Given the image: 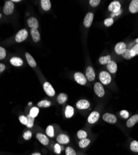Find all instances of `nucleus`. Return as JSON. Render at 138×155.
<instances>
[{"mask_svg":"<svg viewBox=\"0 0 138 155\" xmlns=\"http://www.w3.org/2000/svg\"><path fill=\"white\" fill-rule=\"evenodd\" d=\"M31 34L32 38V40L34 42H37L41 40L40 33L37 29H31Z\"/></svg>","mask_w":138,"mask_h":155,"instance_id":"18","label":"nucleus"},{"mask_svg":"<svg viewBox=\"0 0 138 155\" xmlns=\"http://www.w3.org/2000/svg\"><path fill=\"white\" fill-rule=\"evenodd\" d=\"M74 114V109L71 106H67L65 110V115L67 119L71 118Z\"/></svg>","mask_w":138,"mask_h":155,"instance_id":"22","label":"nucleus"},{"mask_svg":"<svg viewBox=\"0 0 138 155\" xmlns=\"http://www.w3.org/2000/svg\"><path fill=\"white\" fill-rule=\"evenodd\" d=\"M28 36V32L27 30L25 29H21L16 34L15 37V40L18 43L22 42L26 39Z\"/></svg>","mask_w":138,"mask_h":155,"instance_id":"2","label":"nucleus"},{"mask_svg":"<svg viewBox=\"0 0 138 155\" xmlns=\"http://www.w3.org/2000/svg\"><path fill=\"white\" fill-rule=\"evenodd\" d=\"M131 54L132 57H135V56L138 55V44H136L135 46L132 47V48L130 49Z\"/></svg>","mask_w":138,"mask_h":155,"instance_id":"34","label":"nucleus"},{"mask_svg":"<svg viewBox=\"0 0 138 155\" xmlns=\"http://www.w3.org/2000/svg\"><path fill=\"white\" fill-rule=\"evenodd\" d=\"M74 79L76 82L80 85H85L87 82L86 76L80 72H77L74 74Z\"/></svg>","mask_w":138,"mask_h":155,"instance_id":"5","label":"nucleus"},{"mask_svg":"<svg viewBox=\"0 0 138 155\" xmlns=\"http://www.w3.org/2000/svg\"><path fill=\"white\" fill-rule=\"evenodd\" d=\"M100 2L101 1H100V0H90L89 3L90 6H92V7H97L99 5Z\"/></svg>","mask_w":138,"mask_h":155,"instance_id":"43","label":"nucleus"},{"mask_svg":"<svg viewBox=\"0 0 138 155\" xmlns=\"http://www.w3.org/2000/svg\"><path fill=\"white\" fill-rule=\"evenodd\" d=\"M130 150L132 152L138 153V141L136 140L132 141L130 144Z\"/></svg>","mask_w":138,"mask_h":155,"instance_id":"28","label":"nucleus"},{"mask_svg":"<svg viewBox=\"0 0 138 155\" xmlns=\"http://www.w3.org/2000/svg\"><path fill=\"white\" fill-rule=\"evenodd\" d=\"M46 132L47 136H49V137L53 138L54 136V129L52 126H47Z\"/></svg>","mask_w":138,"mask_h":155,"instance_id":"30","label":"nucleus"},{"mask_svg":"<svg viewBox=\"0 0 138 155\" xmlns=\"http://www.w3.org/2000/svg\"><path fill=\"white\" fill-rule=\"evenodd\" d=\"M31 155H41V154L40 153H37V152H36V153H34L32 154Z\"/></svg>","mask_w":138,"mask_h":155,"instance_id":"45","label":"nucleus"},{"mask_svg":"<svg viewBox=\"0 0 138 155\" xmlns=\"http://www.w3.org/2000/svg\"><path fill=\"white\" fill-rule=\"evenodd\" d=\"M120 115L124 119H128L129 118V113L128 112V111L126 110H122L120 112Z\"/></svg>","mask_w":138,"mask_h":155,"instance_id":"42","label":"nucleus"},{"mask_svg":"<svg viewBox=\"0 0 138 155\" xmlns=\"http://www.w3.org/2000/svg\"><path fill=\"white\" fill-rule=\"evenodd\" d=\"M113 23H114V21H113V19L112 18H107L104 21V24L105 25V26H106V27L111 26V25H113Z\"/></svg>","mask_w":138,"mask_h":155,"instance_id":"37","label":"nucleus"},{"mask_svg":"<svg viewBox=\"0 0 138 155\" xmlns=\"http://www.w3.org/2000/svg\"><path fill=\"white\" fill-rule=\"evenodd\" d=\"M54 152H55L56 154H59L61 153L62 148H61V146H60V145H59V143H56V144L54 145Z\"/></svg>","mask_w":138,"mask_h":155,"instance_id":"40","label":"nucleus"},{"mask_svg":"<svg viewBox=\"0 0 138 155\" xmlns=\"http://www.w3.org/2000/svg\"><path fill=\"white\" fill-rule=\"evenodd\" d=\"M87 136H88L87 133L85 130H80L77 132V137H78L80 140L87 139Z\"/></svg>","mask_w":138,"mask_h":155,"instance_id":"29","label":"nucleus"},{"mask_svg":"<svg viewBox=\"0 0 138 155\" xmlns=\"http://www.w3.org/2000/svg\"><path fill=\"white\" fill-rule=\"evenodd\" d=\"M138 122V114H135L129 118L126 122V126L128 127L131 128Z\"/></svg>","mask_w":138,"mask_h":155,"instance_id":"16","label":"nucleus"},{"mask_svg":"<svg viewBox=\"0 0 138 155\" xmlns=\"http://www.w3.org/2000/svg\"><path fill=\"white\" fill-rule=\"evenodd\" d=\"M32 136V134L31 131H26V132H24V133L23 134V138L26 140H29L31 139Z\"/></svg>","mask_w":138,"mask_h":155,"instance_id":"39","label":"nucleus"},{"mask_svg":"<svg viewBox=\"0 0 138 155\" xmlns=\"http://www.w3.org/2000/svg\"><path fill=\"white\" fill-rule=\"evenodd\" d=\"M43 88H44V91L47 94V95H48L50 97H53L55 94V90L53 88L52 86L47 81L43 84Z\"/></svg>","mask_w":138,"mask_h":155,"instance_id":"6","label":"nucleus"},{"mask_svg":"<svg viewBox=\"0 0 138 155\" xmlns=\"http://www.w3.org/2000/svg\"><path fill=\"white\" fill-rule=\"evenodd\" d=\"M41 4L43 10L47 11L50 10L51 3L49 0H41Z\"/></svg>","mask_w":138,"mask_h":155,"instance_id":"24","label":"nucleus"},{"mask_svg":"<svg viewBox=\"0 0 138 155\" xmlns=\"http://www.w3.org/2000/svg\"><path fill=\"white\" fill-rule=\"evenodd\" d=\"M19 121L21 123L23 124V125H25V126H26L27 123H28L27 117H26V116H24V115H21V116H19Z\"/></svg>","mask_w":138,"mask_h":155,"instance_id":"41","label":"nucleus"},{"mask_svg":"<svg viewBox=\"0 0 138 155\" xmlns=\"http://www.w3.org/2000/svg\"><path fill=\"white\" fill-rule=\"evenodd\" d=\"M56 140H57V141L59 144H62V145H66L70 142V139H69L68 136L65 134L59 135Z\"/></svg>","mask_w":138,"mask_h":155,"instance_id":"15","label":"nucleus"},{"mask_svg":"<svg viewBox=\"0 0 138 155\" xmlns=\"http://www.w3.org/2000/svg\"><path fill=\"white\" fill-rule=\"evenodd\" d=\"M111 61V57L110 55H106L104 57H101L99 58V62L101 64H107Z\"/></svg>","mask_w":138,"mask_h":155,"instance_id":"26","label":"nucleus"},{"mask_svg":"<svg viewBox=\"0 0 138 155\" xmlns=\"http://www.w3.org/2000/svg\"><path fill=\"white\" fill-rule=\"evenodd\" d=\"M99 78L101 83L104 85L109 84L111 81V76L110 73L105 71H102L99 75Z\"/></svg>","mask_w":138,"mask_h":155,"instance_id":"1","label":"nucleus"},{"mask_svg":"<svg viewBox=\"0 0 138 155\" xmlns=\"http://www.w3.org/2000/svg\"><path fill=\"white\" fill-rule=\"evenodd\" d=\"M5 69H6L5 64H4L3 63H0V73L5 71Z\"/></svg>","mask_w":138,"mask_h":155,"instance_id":"44","label":"nucleus"},{"mask_svg":"<svg viewBox=\"0 0 138 155\" xmlns=\"http://www.w3.org/2000/svg\"><path fill=\"white\" fill-rule=\"evenodd\" d=\"M122 57L126 59V60H130L132 58H133L132 57V55L131 54V51H130V49H126V50H125L124 52L122 53Z\"/></svg>","mask_w":138,"mask_h":155,"instance_id":"33","label":"nucleus"},{"mask_svg":"<svg viewBox=\"0 0 138 155\" xmlns=\"http://www.w3.org/2000/svg\"><path fill=\"white\" fill-rule=\"evenodd\" d=\"M129 11L133 14L138 12V0H132L129 5Z\"/></svg>","mask_w":138,"mask_h":155,"instance_id":"19","label":"nucleus"},{"mask_svg":"<svg viewBox=\"0 0 138 155\" xmlns=\"http://www.w3.org/2000/svg\"><path fill=\"white\" fill-rule=\"evenodd\" d=\"M36 138H37V139L40 141V143H42L43 145L47 146L49 144V140L48 137H47L46 135H45L44 134H43V133H37Z\"/></svg>","mask_w":138,"mask_h":155,"instance_id":"14","label":"nucleus"},{"mask_svg":"<svg viewBox=\"0 0 138 155\" xmlns=\"http://www.w3.org/2000/svg\"><path fill=\"white\" fill-rule=\"evenodd\" d=\"M99 118H100V113L97 111H93L90 114L88 117V122L90 124H94L96 123Z\"/></svg>","mask_w":138,"mask_h":155,"instance_id":"11","label":"nucleus"},{"mask_svg":"<svg viewBox=\"0 0 138 155\" xmlns=\"http://www.w3.org/2000/svg\"><path fill=\"white\" fill-rule=\"evenodd\" d=\"M94 18V15L92 12H88L87 15L85 16L83 20V25L85 27L88 28L92 24L93 20Z\"/></svg>","mask_w":138,"mask_h":155,"instance_id":"10","label":"nucleus"},{"mask_svg":"<svg viewBox=\"0 0 138 155\" xmlns=\"http://www.w3.org/2000/svg\"><path fill=\"white\" fill-rule=\"evenodd\" d=\"M66 155H77L75 151L70 146H67L66 148Z\"/></svg>","mask_w":138,"mask_h":155,"instance_id":"36","label":"nucleus"},{"mask_svg":"<svg viewBox=\"0 0 138 155\" xmlns=\"http://www.w3.org/2000/svg\"><path fill=\"white\" fill-rule=\"evenodd\" d=\"M94 91L99 97L104 96L105 92L103 85L99 82H97L94 85Z\"/></svg>","mask_w":138,"mask_h":155,"instance_id":"4","label":"nucleus"},{"mask_svg":"<svg viewBox=\"0 0 138 155\" xmlns=\"http://www.w3.org/2000/svg\"><path fill=\"white\" fill-rule=\"evenodd\" d=\"M28 24L29 27L31 29H38L39 27V23L37 19L34 17H31L28 19Z\"/></svg>","mask_w":138,"mask_h":155,"instance_id":"17","label":"nucleus"},{"mask_svg":"<svg viewBox=\"0 0 138 155\" xmlns=\"http://www.w3.org/2000/svg\"><path fill=\"white\" fill-rule=\"evenodd\" d=\"M86 78L89 81H92L95 79V73L92 67H88L86 70Z\"/></svg>","mask_w":138,"mask_h":155,"instance_id":"12","label":"nucleus"},{"mask_svg":"<svg viewBox=\"0 0 138 155\" xmlns=\"http://www.w3.org/2000/svg\"><path fill=\"white\" fill-rule=\"evenodd\" d=\"M135 42L136 43V44H138V38H136V40H135Z\"/></svg>","mask_w":138,"mask_h":155,"instance_id":"47","label":"nucleus"},{"mask_svg":"<svg viewBox=\"0 0 138 155\" xmlns=\"http://www.w3.org/2000/svg\"><path fill=\"white\" fill-rule=\"evenodd\" d=\"M10 63L14 67H21L23 65V60L19 57H14L10 59Z\"/></svg>","mask_w":138,"mask_h":155,"instance_id":"20","label":"nucleus"},{"mask_svg":"<svg viewBox=\"0 0 138 155\" xmlns=\"http://www.w3.org/2000/svg\"><path fill=\"white\" fill-rule=\"evenodd\" d=\"M90 142H91V140L87 138V139L80 140L79 143V145L81 148H85L86 147H87V146L90 145Z\"/></svg>","mask_w":138,"mask_h":155,"instance_id":"27","label":"nucleus"},{"mask_svg":"<svg viewBox=\"0 0 138 155\" xmlns=\"http://www.w3.org/2000/svg\"><path fill=\"white\" fill-rule=\"evenodd\" d=\"M12 2H16V3H18V2H20L21 0H12L11 1Z\"/></svg>","mask_w":138,"mask_h":155,"instance_id":"46","label":"nucleus"},{"mask_svg":"<svg viewBox=\"0 0 138 155\" xmlns=\"http://www.w3.org/2000/svg\"><path fill=\"white\" fill-rule=\"evenodd\" d=\"M51 106V102L47 100H42L37 103V106L39 107H49Z\"/></svg>","mask_w":138,"mask_h":155,"instance_id":"32","label":"nucleus"},{"mask_svg":"<svg viewBox=\"0 0 138 155\" xmlns=\"http://www.w3.org/2000/svg\"><path fill=\"white\" fill-rule=\"evenodd\" d=\"M121 10V4L118 1H112L108 6V10L113 13H117L120 11Z\"/></svg>","mask_w":138,"mask_h":155,"instance_id":"8","label":"nucleus"},{"mask_svg":"<svg viewBox=\"0 0 138 155\" xmlns=\"http://www.w3.org/2000/svg\"><path fill=\"white\" fill-rule=\"evenodd\" d=\"M107 69L110 73H115L118 69L117 64L114 61H111L108 64H107Z\"/></svg>","mask_w":138,"mask_h":155,"instance_id":"21","label":"nucleus"},{"mask_svg":"<svg viewBox=\"0 0 138 155\" xmlns=\"http://www.w3.org/2000/svg\"><path fill=\"white\" fill-rule=\"evenodd\" d=\"M1 18V14L0 13V18Z\"/></svg>","mask_w":138,"mask_h":155,"instance_id":"48","label":"nucleus"},{"mask_svg":"<svg viewBox=\"0 0 138 155\" xmlns=\"http://www.w3.org/2000/svg\"><path fill=\"white\" fill-rule=\"evenodd\" d=\"M25 55H26V59H27L28 63V64H29V65L31 66V67H36L37 63H36V62L35 61V60H34L33 58V57L31 56V55L29 53H28V52H26V53Z\"/></svg>","mask_w":138,"mask_h":155,"instance_id":"23","label":"nucleus"},{"mask_svg":"<svg viewBox=\"0 0 138 155\" xmlns=\"http://www.w3.org/2000/svg\"><path fill=\"white\" fill-rule=\"evenodd\" d=\"M39 112V110L37 107H32V108H31V110H30L29 115L33 118H35L37 116Z\"/></svg>","mask_w":138,"mask_h":155,"instance_id":"31","label":"nucleus"},{"mask_svg":"<svg viewBox=\"0 0 138 155\" xmlns=\"http://www.w3.org/2000/svg\"><path fill=\"white\" fill-rule=\"evenodd\" d=\"M27 119H28V123L26 126L28 128H32L33 127L34 125V118L31 117L29 115L27 116Z\"/></svg>","mask_w":138,"mask_h":155,"instance_id":"35","label":"nucleus"},{"mask_svg":"<svg viewBox=\"0 0 138 155\" xmlns=\"http://www.w3.org/2000/svg\"><path fill=\"white\" fill-rule=\"evenodd\" d=\"M126 49V44L124 42H119L115 47V52L118 55H122V53Z\"/></svg>","mask_w":138,"mask_h":155,"instance_id":"13","label":"nucleus"},{"mask_svg":"<svg viewBox=\"0 0 138 155\" xmlns=\"http://www.w3.org/2000/svg\"><path fill=\"white\" fill-rule=\"evenodd\" d=\"M14 10V4L11 1H7L5 2L3 7V12L6 15H10L13 12Z\"/></svg>","mask_w":138,"mask_h":155,"instance_id":"3","label":"nucleus"},{"mask_svg":"<svg viewBox=\"0 0 138 155\" xmlns=\"http://www.w3.org/2000/svg\"><path fill=\"white\" fill-rule=\"evenodd\" d=\"M90 106V103L86 99H81L77 102L76 107L80 110H85L88 109Z\"/></svg>","mask_w":138,"mask_h":155,"instance_id":"9","label":"nucleus"},{"mask_svg":"<svg viewBox=\"0 0 138 155\" xmlns=\"http://www.w3.org/2000/svg\"><path fill=\"white\" fill-rule=\"evenodd\" d=\"M6 55V51L5 48L0 46V60L5 58Z\"/></svg>","mask_w":138,"mask_h":155,"instance_id":"38","label":"nucleus"},{"mask_svg":"<svg viewBox=\"0 0 138 155\" xmlns=\"http://www.w3.org/2000/svg\"><path fill=\"white\" fill-rule=\"evenodd\" d=\"M103 119L106 122L112 124L115 123L117 122V117H116V116L110 113H106L103 114Z\"/></svg>","mask_w":138,"mask_h":155,"instance_id":"7","label":"nucleus"},{"mask_svg":"<svg viewBox=\"0 0 138 155\" xmlns=\"http://www.w3.org/2000/svg\"><path fill=\"white\" fill-rule=\"evenodd\" d=\"M67 99H68V96L66 94L60 93L58 95L57 99V102H59V104H62L64 102H66Z\"/></svg>","mask_w":138,"mask_h":155,"instance_id":"25","label":"nucleus"}]
</instances>
